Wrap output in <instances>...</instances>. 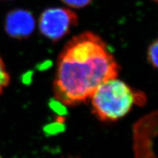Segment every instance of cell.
<instances>
[{
  "mask_svg": "<svg viewBox=\"0 0 158 158\" xmlns=\"http://www.w3.org/2000/svg\"><path fill=\"white\" fill-rule=\"evenodd\" d=\"M118 70L101 37L90 31L77 35L59 56L53 88L55 98L64 106L86 101L100 84L117 78Z\"/></svg>",
  "mask_w": 158,
  "mask_h": 158,
  "instance_id": "obj_1",
  "label": "cell"
},
{
  "mask_svg": "<svg viewBox=\"0 0 158 158\" xmlns=\"http://www.w3.org/2000/svg\"><path fill=\"white\" fill-rule=\"evenodd\" d=\"M117 78L100 85L90 97L94 114L102 121H116L126 116L138 102L145 98Z\"/></svg>",
  "mask_w": 158,
  "mask_h": 158,
  "instance_id": "obj_2",
  "label": "cell"
},
{
  "mask_svg": "<svg viewBox=\"0 0 158 158\" xmlns=\"http://www.w3.org/2000/svg\"><path fill=\"white\" fill-rule=\"evenodd\" d=\"M77 19L76 13L68 8H49L40 15V30L48 39L56 41L68 34L77 23Z\"/></svg>",
  "mask_w": 158,
  "mask_h": 158,
  "instance_id": "obj_3",
  "label": "cell"
},
{
  "mask_svg": "<svg viewBox=\"0 0 158 158\" xmlns=\"http://www.w3.org/2000/svg\"><path fill=\"white\" fill-rule=\"evenodd\" d=\"M157 128V112L140 120L134 127V151L135 158H155L152 151L153 137Z\"/></svg>",
  "mask_w": 158,
  "mask_h": 158,
  "instance_id": "obj_4",
  "label": "cell"
},
{
  "mask_svg": "<svg viewBox=\"0 0 158 158\" xmlns=\"http://www.w3.org/2000/svg\"><path fill=\"white\" fill-rule=\"evenodd\" d=\"M35 28V20L29 12L17 10L7 15L5 30L11 37L22 38L28 36Z\"/></svg>",
  "mask_w": 158,
  "mask_h": 158,
  "instance_id": "obj_5",
  "label": "cell"
},
{
  "mask_svg": "<svg viewBox=\"0 0 158 158\" xmlns=\"http://www.w3.org/2000/svg\"><path fill=\"white\" fill-rule=\"evenodd\" d=\"M10 81V77L6 69L5 62L0 56V94L8 86Z\"/></svg>",
  "mask_w": 158,
  "mask_h": 158,
  "instance_id": "obj_6",
  "label": "cell"
},
{
  "mask_svg": "<svg viewBox=\"0 0 158 158\" xmlns=\"http://www.w3.org/2000/svg\"><path fill=\"white\" fill-rule=\"evenodd\" d=\"M147 59L150 64L155 68H157L158 64V45L157 40L152 43L147 50Z\"/></svg>",
  "mask_w": 158,
  "mask_h": 158,
  "instance_id": "obj_7",
  "label": "cell"
},
{
  "mask_svg": "<svg viewBox=\"0 0 158 158\" xmlns=\"http://www.w3.org/2000/svg\"><path fill=\"white\" fill-rule=\"evenodd\" d=\"M62 1L70 7L80 8L88 5L92 0H62Z\"/></svg>",
  "mask_w": 158,
  "mask_h": 158,
  "instance_id": "obj_8",
  "label": "cell"
},
{
  "mask_svg": "<svg viewBox=\"0 0 158 158\" xmlns=\"http://www.w3.org/2000/svg\"><path fill=\"white\" fill-rule=\"evenodd\" d=\"M54 130H56V131H59L58 129H59V127H54ZM47 131L48 132H51V133H52L53 131V127H48V129H47Z\"/></svg>",
  "mask_w": 158,
  "mask_h": 158,
  "instance_id": "obj_9",
  "label": "cell"
},
{
  "mask_svg": "<svg viewBox=\"0 0 158 158\" xmlns=\"http://www.w3.org/2000/svg\"><path fill=\"white\" fill-rule=\"evenodd\" d=\"M153 1H155V2H157V0H153Z\"/></svg>",
  "mask_w": 158,
  "mask_h": 158,
  "instance_id": "obj_10",
  "label": "cell"
},
{
  "mask_svg": "<svg viewBox=\"0 0 158 158\" xmlns=\"http://www.w3.org/2000/svg\"><path fill=\"white\" fill-rule=\"evenodd\" d=\"M0 158H2V157H1V156H0Z\"/></svg>",
  "mask_w": 158,
  "mask_h": 158,
  "instance_id": "obj_11",
  "label": "cell"
}]
</instances>
